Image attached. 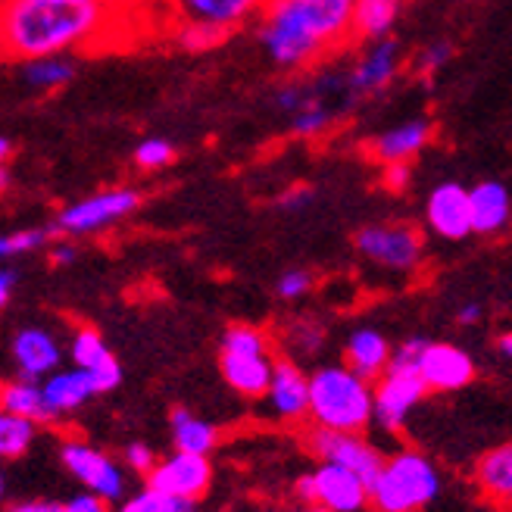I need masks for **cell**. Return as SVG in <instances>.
Here are the masks:
<instances>
[{"label": "cell", "mask_w": 512, "mask_h": 512, "mask_svg": "<svg viewBox=\"0 0 512 512\" xmlns=\"http://www.w3.org/2000/svg\"><path fill=\"white\" fill-rule=\"evenodd\" d=\"M119 22L104 0H4L0 47L10 63L75 54L110 41Z\"/></svg>", "instance_id": "cell-1"}, {"label": "cell", "mask_w": 512, "mask_h": 512, "mask_svg": "<svg viewBox=\"0 0 512 512\" xmlns=\"http://www.w3.org/2000/svg\"><path fill=\"white\" fill-rule=\"evenodd\" d=\"M353 13L356 0H269L256 38L272 66L300 72L353 38Z\"/></svg>", "instance_id": "cell-2"}, {"label": "cell", "mask_w": 512, "mask_h": 512, "mask_svg": "<svg viewBox=\"0 0 512 512\" xmlns=\"http://www.w3.org/2000/svg\"><path fill=\"white\" fill-rule=\"evenodd\" d=\"M310 416L322 428L360 431L375 419V391L369 378L350 366H322L310 375Z\"/></svg>", "instance_id": "cell-3"}, {"label": "cell", "mask_w": 512, "mask_h": 512, "mask_svg": "<svg viewBox=\"0 0 512 512\" xmlns=\"http://www.w3.org/2000/svg\"><path fill=\"white\" fill-rule=\"evenodd\" d=\"M441 491V475L422 453H397L388 459L372 484V503L378 512H416Z\"/></svg>", "instance_id": "cell-4"}, {"label": "cell", "mask_w": 512, "mask_h": 512, "mask_svg": "<svg viewBox=\"0 0 512 512\" xmlns=\"http://www.w3.org/2000/svg\"><path fill=\"white\" fill-rule=\"evenodd\" d=\"M363 260L388 272H416L422 263V235L406 222H372L363 225L353 238Z\"/></svg>", "instance_id": "cell-5"}, {"label": "cell", "mask_w": 512, "mask_h": 512, "mask_svg": "<svg viewBox=\"0 0 512 512\" xmlns=\"http://www.w3.org/2000/svg\"><path fill=\"white\" fill-rule=\"evenodd\" d=\"M138 207H141V194L135 188H107V191L88 194L82 200L69 203V207H63L54 225L60 235H69V238L94 235L128 219Z\"/></svg>", "instance_id": "cell-6"}, {"label": "cell", "mask_w": 512, "mask_h": 512, "mask_svg": "<svg viewBox=\"0 0 512 512\" xmlns=\"http://www.w3.org/2000/svg\"><path fill=\"white\" fill-rule=\"evenodd\" d=\"M400 72H403V50L394 38L366 44L360 50V57L344 66V82H347V94L353 100V107L360 104V100L384 94L397 82Z\"/></svg>", "instance_id": "cell-7"}, {"label": "cell", "mask_w": 512, "mask_h": 512, "mask_svg": "<svg viewBox=\"0 0 512 512\" xmlns=\"http://www.w3.org/2000/svg\"><path fill=\"white\" fill-rule=\"evenodd\" d=\"M310 447L322 463H338V466L360 475L369 484V494H372V484L378 481V475L384 469V459L378 456V450H372L366 441L356 438L353 431H335V428L319 425L310 434Z\"/></svg>", "instance_id": "cell-8"}, {"label": "cell", "mask_w": 512, "mask_h": 512, "mask_svg": "<svg viewBox=\"0 0 512 512\" xmlns=\"http://www.w3.org/2000/svg\"><path fill=\"white\" fill-rule=\"evenodd\" d=\"M425 225L444 241H463L475 235L472 228V188L459 182L434 185L425 197Z\"/></svg>", "instance_id": "cell-9"}, {"label": "cell", "mask_w": 512, "mask_h": 512, "mask_svg": "<svg viewBox=\"0 0 512 512\" xmlns=\"http://www.w3.org/2000/svg\"><path fill=\"white\" fill-rule=\"evenodd\" d=\"M269 0H166L172 22H203L232 35L247 22L260 19Z\"/></svg>", "instance_id": "cell-10"}, {"label": "cell", "mask_w": 512, "mask_h": 512, "mask_svg": "<svg viewBox=\"0 0 512 512\" xmlns=\"http://www.w3.org/2000/svg\"><path fill=\"white\" fill-rule=\"evenodd\" d=\"M213 469L210 459L203 453H172L163 466L147 472V488L163 497H182V500H197L203 491L210 488Z\"/></svg>", "instance_id": "cell-11"}, {"label": "cell", "mask_w": 512, "mask_h": 512, "mask_svg": "<svg viewBox=\"0 0 512 512\" xmlns=\"http://www.w3.org/2000/svg\"><path fill=\"white\" fill-rule=\"evenodd\" d=\"M428 391V384L419 372L388 369L375 388V422L384 431H400L403 419Z\"/></svg>", "instance_id": "cell-12"}, {"label": "cell", "mask_w": 512, "mask_h": 512, "mask_svg": "<svg viewBox=\"0 0 512 512\" xmlns=\"http://www.w3.org/2000/svg\"><path fill=\"white\" fill-rule=\"evenodd\" d=\"M60 459L63 466L79 478L82 484H88V488L94 494H100L104 500H119L122 491H125V475L122 469L113 463L110 456H104L100 450L94 447H85V444H63L60 447Z\"/></svg>", "instance_id": "cell-13"}, {"label": "cell", "mask_w": 512, "mask_h": 512, "mask_svg": "<svg viewBox=\"0 0 512 512\" xmlns=\"http://www.w3.org/2000/svg\"><path fill=\"white\" fill-rule=\"evenodd\" d=\"M313 484H316V503L328 506L331 512H366L372 500L369 484L338 463H322L313 472Z\"/></svg>", "instance_id": "cell-14"}, {"label": "cell", "mask_w": 512, "mask_h": 512, "mask_svg": "<svg viewBox=\"0 0 512 512\" xmlns=\"http://www.w3.org/2000/svg\"><path fill=\"white\" fill-rule=\"evenodd\" d=\"M434 135V125L425 116H413V119H403L391 128H384L381 135H375L369 141V157L384 163H409L431 144Z\"/></svg>", "instance_id": "cell-15"}, {"label": "cell", "mask_w": 512, "mask_h": 512, "mask_svg": "<svg viewBox=\"0 0 512 512\" xmlns=\"http://www.w3.org/2000/svg\"><path fill=\"white\" fill-rule=\"evenodd\" d=\"M419 375L425 378L428 391H456V388H466L472 381L475 363L463 347L428 341L422 363H419Z\"/></svg>", "instance_id": "cell-16"}, {"label": "cell", "mask_w": 512, "mask_h": 512, "mask_svg": "<svg viewBox=\"0 0 512 512\" xmlns=\"http://www.w3.org/2000/svg\"><path fill=\"white\" fill-rule=\"evenodd\" d=\"M10 353H13V360L19 366V378H29V381L54 375L57 366H60V344H57V338L50 335L47 328H38V325L19 328L16 335H13Z\"/></svg>", "instance_id": "cell-17"}, {"label": "cell", "mask_w": 512, "mask_h": 512, "mask_svg": "<svg viewBox=\"0 0 512 512\" xmlns=\"http://www.w3.org/2000/svg\"><path fill=\"white\" fill-rule=\"evenodd\" d=\"M44 388V403H47V413L50 419H60L66 413H72V409H79L85 400L104 394L100 391V381L94 378V372L75 366V369H57L54 375H47L41 381Z\"/></svg>", "instance_id": "cell-18"}, {"label": "cell", "mask_w": 512, "mask_h": 512, "mask_svg": "<svg viewBox=\"0 0 512 512\" xmlns=\"http://www.w3.org/2000/svg\"><path fill=\"white\" fill-rule=\"evenodd\" d=\"M269 406L278 419H303L310 413V378H306L294 363H275L272 384H269Z\"/></svg>", "instance_id": "cell-19"}, {"label": "cell", "mask_w": 512, "mask_h": 512, "mask_svg": "<svg viewBox=\"0 0 512 512\" xmlns=\"http://www.w3.org/2000/svg\"><path fill=\"white\" fill-rule=\"evenodd\" d=\"M512 222V194L503 182H478L472 188V228L475 235H500Z\"/></svg>", "instance_id": "cell-20"}, {"label": "cell", "mask_w": 512, "mask_h": 512, "mask_svg": "<svg viewBox=\"0 0 512 512\" xmlns=\"http://www.w3.org/2000/svg\"><path fill=\"white\" fill-rule=\"evenodd\" d=\"M72 363L94 372V378L100 381V391H113L122 381V369L116 363V356L110 353V347L94 328H79L72 335Z\"/></svg>", "instance_id": "cell-21"}, {"label": "cell", "mask_w": 512, "mask_h": 512, "mask_svg": "<svg viewBox=\"0 0 512 512\" xmlns=\"http://www.w3.org/2000/svg\"><path fill=\"white\" fill-rule=\"evenodd\" d=\"M222 375L232 388L244 397H266L275 363L269 360V353L250 356V353H222Z\"/></svg>", "instance_id": "cell-22"}, {"label": "cell", "mask_w": 512, "mask_h": 512, "mask_svg": "<svg viewBox=\"0 0 512 512\" xmlns=\"http://www.w3.org/2000/svg\"><path fill=\"white\" fill-rule=\"evenodd\" d=\"M391 344L378 328H356L347 338V366L363 375V378H378L391 366Z\"/></svg>", "instance_id": "cell-23"}, {"label": "cell", "mask_w": 512, "mask_h": 512, "mask_svg": "<svg viewBox=\"0 0 512 512\" xmlns=\"http://www.w3.org/2000/svg\"><path fill=\"white\" fill-rule=\"evenodd\" d=\"M16 79L22 88H29L35 94L60 91L75 79V60L69 54L25 60V63H16Z\"/></svg>", "instance_id": "cell-24"}, {"label": "cell", "mask_w": 512, "mask_h": 512, "mask_svg": "<svg viewBox=\"0 0 512 512\" xmlns=\"http://www.w3.org/2000/svg\"><path fill=\"white\" fill-rule=\"evenodd\" d=\"M406 0H356L353 13V41H384L391 38Z\"/></svg>", "instance_id": "cell-25"}, {"label": "cell", "mask_w": 512, "mask_h": 512, "mask_svg": "<svg viewBox=\"0 0 512 512\" xmlns=\"http://www.w3.org/2000/svg\"><path fill=\"white\" fill-rule=\"evenodd\" d=\"M478 481L488 497H494L500 503H512V444L481 456Z\"/></svg>", "instance_id": "cell-26"}, {"label": "cell", "mask_w": 512, "mask_h": 512, "mask_svg": "<svg viewBox=\"0 0 512 512\" xmlns=\"http://www.w3.org/2000/svg\"><path fill=\"white\" fill-rule=\"evenodd\" d=\"M0 403H4V413L25 416V419H35V422H50L47 403H44V388L38 381L19 378V381L7 384L4 394H0Z\"/></svg>", "instance_id": "cell-27"}, {"label": "cell", "mask_w": 512, "mask_h": 512, "mask_svg": "<svg viewBox=\"0 0 512 512\" xmlns=\"http://www.w3.org/2000/svg\"><path fill=\"white\" fill-rule=\"evenodd\" d=\"M172 438H175L178 450L207 456L216 447V428L207 425V422H200V419H194L188 409L175 406L172 409Z\"/></svg>", "instance_id": "cell-28"}, {"label": "cell", "mask_w": 512, "mask_h": 512, "mask_svg": "<svg viewBox=\"0 0 512 512\" xmlns=\"http://www.w3.org/2000/svg\"><path fill=\"white\" fill-rule=\"evenodd\" d=\"M335 122H338L335 107L325 104V100L316 94L310 104L291 116V135L294 138H319V135L331 132V125H335Z\"/></svg>", "instance_id": "cell-29"}, {"label": "cell", "mask_w": 512, "mask_h": 512, "mask_svg": "<svg viewBox=\"0 0 512 512\" xmlns=\"http://www.w3.org/2000/svg\"><path fill=\"white\" fill-rule=\"evenodd\" d=\"M57 225H29V228H16V232L0 238V256L4 260H13V256H25V253H35L47 244H54Z\"/></svg>", "instance_id": "cell-30"}, {"label": "cell", "mask_w": 512, "mask_h": 512, "mask_svg": "<svg viewBox=\"0 0 512 512\" xmlns=\"http://www.w3.org/2000/svg\"><path fill=\"white\" fill-rule=\"evenodd\" d=\"M35 438V419H25V416H13L4 413L0 416V453L7 459H16L29 450Z\"/></svg>", "instance_id": "cell-31"}, {"label": "cell", "mask_w": 512, "mask_h": 512, "mask_svg": "<svg viewBox=\"0 0 512 512\" xmlns=\"http://www.w3.org/2000/svg\"><path fill=\"white\" fill-rule=\"evenodd\" d=\"M228 35L222 29L203 22H175V41L178 47H185L188 54H207V50L219 47Z\"/></svg>", "instance_id": "cell-32"}, {"label": "cell", "mask_w": 512, "mask_h": 512, "mask_svg": "<svg viewBox=\"0 0 512 512\" xmlns=\"http://www.w3.org/2000/svg\"><path fill=\"white\" fill-rule=\"evenodd\" d=\"M222 353H250V356H263L269 353V341L260 328L253 325H228L222 335Z\"/></svg>", "instance_id": "cell-33"}, {"label": "cell", "mask_w": 512, "mask_h": 512, "mask_svg": "<svg viewBox=\"0 0 512 512\" xmlns=\"http://www.w3.org/2000/svg\"><path fill=\"white\" fill-rule=\"evenodd\" d=\"M316 97V88H313V82H300V79H291V82H285V85H278L275 91H272V107L278 110V113H288V116H294L297 110H303L310 100Z\"/></svg>", "instance_id": "cell-34"}, {"label": "cell", "mask_w": 512, "mask_h": 512, "mask_svg": "<svg viewBox=\"0 0 512 512\" xmlns=\"http://www.w3.org/2000/svg\"><path fill=\"white\" fill-rule=\"evenodd\" d=\"M175 160V147L166 138H144L135 147V166L144 172H160Z\"/></svg>", "instance_id": "cell-35"}, {"label": "cell", "mask_w": 512, "mask_h": 512, "mask_svg": "<svg viewBox=\"0 0 512 512\" xmlns=\"http://www.w3.org/2000/svg\"><path fill=\"white\" fill-rule=\"evenodd\" d=\"M453 54H456V47L450 44V41H431V44H425L419 54H416V63H413V69L422 75V79H431V75H438L450 60H453Z\"/></svg>", "instance_id": "cell-36"}, {"label": "cell", "mask_w": 512, "mask_h": 512, "mask_svg": "<svg viewBox=\"0 0 512 512\" xmlns=\"http://www.w3.org/2000/svg\"><path fill=\"white\" fill-rule=\"evenodd\" d=\"M310 288H313V272H306V269H288L275 281V294L281 300H300L310 294Z\"/></svg>", "instance_id": "cell-37"}, {"label": "cell", "mask_w": 512, "mask_h": 512, "mask_svg": "<svg viewBox=\"0 0 512 512\" xmlns=\"http://www.w3.org/2000/svg\"><path fill=\"white\" fill-rule=\"evenodd\" d=\"M428 341L425 338H409L403 341L394 356H391V366L388 369H403V372H419V363H422V353H425Z\"/></svg>", "instance_id": "cell-38"}, {"label": "cell", "mask_w": 512, "mask_h": 512, "mask_svg": "<svg viewBox=\"0 0 512 512\" xmlns=\"http://www.w3.org/2000/svg\"><path fill=\"white\" fill-rule=\"evenodd\" d=\"M119 512H166V497L157 494V491H150V488H144L141 494L128 497Z\"/></svg>", "instance_id": "cell-39"}, {"label": "cell", "mask_w": 512, "mask_h": 512, "mask_svg": "<svg viewBox=\"0 0 512 512\" xmlns=\"http://www.w3.org/2000/svg\"><path fill=\"white\" fill-rule=\"evenodd\" d=\"M409 178H413V166L409 163H384L381 166V185L388 191H406Z\"/></svg>", "instance_id": "cell-40"}, {"label": "cell", "mask_w": 512, "mask_h": 512, "mask_svg": "<svg viewBox=\"0 0 512 512\" xmlns=\"http://www.w3.org/2000/svg\"><path fill=\"white\" fill-rule=\"evenodd\" d=\"M294 344L303 350V353H316L322 347V328L313 325V322H303L294 328Z\"/></svg>", "instance_id": "cell-41"}, {"label": "cell", "mask_w": 512, "mask_h": 512, "mask_svg": "<svg viewBox=\"0 0 512 512\" xmlns=\"http://www.w3.org/2000/svg\"><path fill=\"white\" fill-rule=\"evenodd\" d=\"M104 4L116 16H122V19H135V13L150 10V7H157V4H166V0H104Z\"/></svg>", "instance_id": "cell-42"}, {"label": "cell", "mask_w": 512, "mask_h": 512, "mask_svg": "<svg viewBox=\"0 0 512 512\" xmlns=\"http://www.w3.org/2000/svg\"><path fill=\"white\" fill-rule=\"evenodd\" d=\"M125 463L132 466L135 472H153L157 463H153V450L147 444H132L125 450Z\"/></svg>", "instance_id": "cell-43"}, {"label": "cell", "mask_w": 512, "mask_h": 512, "mask_svg": "<svg viewBox=\"0 0 512 512\" xmlns=\"http://www.w3.org/2000/svg\"><path fill=\"white\" fill-rule=\"evenodd\" d=\"M66 512H107V500L100 494H79L66 503Z\"/></svg>", "instance_id": "cell-44"}, {"label": "cell", "mask_w": 512, "mask_h": 512, "mask_svg": "<svg viewBox=\"0 0 512 512\" xmlns=\"http://www.w3.org/2000/svg\"><path fill=\"white\" fill-rule=\"evenodd\" d=\"M75 256H79V250H75L72 241H54V244H50V263H54V266H72Z\"/></svg>", "instance_id": "cell-45"}, {"label": "cell", "mask_w": 512, "mask_h": 512, "mask_svg": "<svg viewBox=\"0 0 512 512\" xmlns=\"http://www.w3.org/2000/svg\"><path fill=\"white\" fill-rule=\"evenodd\" d=\"M7 512H66V506L50 503V500H25V503L7 506Z\"/></svg>", "instance_id": "cell-46"}, {"label": "cell", "mask_w": 512, "mask_h": 512, "mask_svg": "<svg viewBox=\"0 0 512 512\" xmlns=\"http://www.w3.org/2000/svg\"><path fill=\"white\" fill-rule=\"evenodd\" d=\"M310 200H313V191H310V188H294L291 194L281 197V210H288V213H294V210H303Z\"/></svg>", "instance_id": "cell-47"}, {"label": "cell", "mask_w": 512, "mask_h": 512, "mask_svg": "<svg viewBox=\"0 0 512 512\" xmlns=\"http://www.w3.org/2000/svg\"><path fill=\"white\" fill-rule=\"evenodd\" d=\"M16 285H19V272L7 266L4 272H0V306H7V303H10Z\"/></svg>", "instance_id": "cell-48"}, {"label": "cell", "mask_w": 512, "mask_h": 512, "mask_svg": "<svg viewBox=\"0 0 512 512\" xmlns=\"http://www.w3.org/2000/svg\"><path fill=\"white\" fill-rule=\"evenodd\" d=\"M456 322H459V325H466V328L478 325V322H481V303L469 300V303L459 306V310H456Z\"/></svg>", "instance_id": "cell-49"}, {"label": "cell", "mask_w": 512, "mask_h": 512, "mask_svg": "<svg viewBox=\"0 0 512 512\" xmlns=\"http://www.w3.org/2000/svg\"><path fill=\"white\" fill-rule=\"evenodd\" d=\"M297 497L316 503V484H313V475H303V478L297 481Z\"/></svg>", "instance_id": "cell-50"}, {"label": "cell", "mask_w": 512, "mask_h": 512, "mask_svg": "<svg viewBox=\"0 0 512 512\" xmlns=\"http://www.w3.org/2000/svg\"><path fill=\"white\" fill-rule=\"evenodd\" d=\"M166 512H197V506H194V500L166 497Z\"/></svg>", "instance_id": "cell-51"}, {"label": "cell", "mask_w": 512, "mask_h": 512, "mask_svg": "<svg viewBox=\"0 0 512 512\" xmlns=\"http://www.w3.org/2000/svg\"><path fill=\"white\" fill-rule=\"evenodd\" d=\"M497 347H500V353L506 356V360H512V331H506V335H500Z\"/></svg>", "instance_id": "cell-52"}, {"label": "cell", "mask_w": 512, "mask_h": 512, "mask_svg": "<svg viewBox=\"0 0 512 512\" xmlns=\"http://www.w3.org/2000/svg\"><path fill=\"white\" fill-rule=\"evenodd\" d=\"M7 157H10V141L0 138V160H7Z\"/></svg>", "instance_id": "cell-53"}, {"label": "cell", "mask_w": 512, "mask_h": 512, "mask_svg": "<svg viewBox=\"0 0 512 512\" xmlns=\"http://www.w3.org/2000/svg\"><path fill=\"white\" fill-rule=\"evenodd\" d=\"M300 512H331V509L322 506V503H316V506H306V509H300Z\"/></svg>", "instance_id": "cell-54"}]
</instances>
